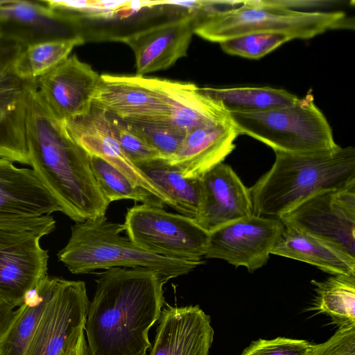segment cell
I'll list each match as a JSON object with an SVG mask.
<instances>
[{"instance_id": "6da1fadb", "label": "cell", "mask_w": 355, "mask_h": 355, "mask_svg": "<svg viewBox=\"0 0 355 355\" xmlns=\"http://www.w3.org/2000/svg\"><path fill=\"white\" fill-rule=\"evenodd\" d=\"M85 329L89 355H146L150 327L166 304L157 272L111 268L96 273Z\"/></svg>"}, {"instance_id": "7a4b0ae2", "label": "cell", "mask_w": 355, "mask_h": 355, "mask_svg": "<svg viewBox=\"0 0 355 355\" xmlns=\"http://www.w3.org/2000/svg\"><path fill=\"white\" fill-rule=\"evenodd\" d=\"M37 89L31 94L26 119L30 165L62 212L75 223L105 216L110 202L94 177L89 155L49 111Z\"/></svg>"}, {"instance_id": "3957f363", "label": "cell", "mask_w": 355, "mask_h": 355, "mask_svg": "<svg viewBox=\"0 0 355 355\" xmlns=\"http://www.w3.org/2000/svg\"><path fill=\"white\" fill-rule=\"evenodd\" d=\"M355 184V148L292 154L275 152L270 169L250 188L253 214L278 218L311 196Z\"/></svg>"}, {"instance_id": "277c9868", "label": "cell", "mask_w": 355, "mask_h": 355, "mask_svg": "<svg viewBox=\"0 0 355 355\" xmlns=\"http://www.w3.org/2000/svg\"><path fill=\"white\" fill-rule=\"evenodd\" d=\"M123 232V224L110 221L105 216L76 223L58 259L73 274L111 268H144L157 272L166 282L204 263L202 259H174L144 250L121 236Z\"/></svg>"}, {"instance_id": "5b68a950", "label": "cell", "mask_w": 355, "mask_h": 355, "mask_svg": "<svg viewBox=\"0 0 355 355\" xmlns=\"http://www.w3.org/2000/svg\"><path fill=\"white\" fill-rule=\"evenodd\" d=\"M354 28V21L341 11H301L275 6L266 0L242 1L234 9L193 20V33L218 43L251 33L307 40L330 30Z\"/></svg>"}, {"instance_id": "8992f818", "label": "cell", "mask_w": 355, "mask_h": 355, "mask_svg": "<svg viewBox=\"0 0 355 355\" xmlns=\"http://www.w3.org/2000/svg\"><path fill=\"white\" fill-rule=\"evenodd\" d=\"M239 135H246L275 152L300 154L330 151L339 146L311 94L286 107L257 112H230Z\"/></svg>"}, {"instance_id": "52a82bcc", "label": "cell", "mask_w": 355, "mask_h": 355, "mask_svg": "<svg viewBox=\"0 0 355 355\" xmlns=\"http://www.w3.org/2000/svg\"><path fill=\"white\" fill-rule=\"evenodd\" d=\"M128 237L140 248L166 257L202 260L209 233L193 218L166 211L164 206L135 205L123 224Z\"/></svg>"}, {"instance_id": "ba28073f", "label": "cell", "mask_w": 355, "mask_h": 355, "mask_svg": "<svg viewBox=\"0 0 355 355\" xmlns=\"http://www.w3.org/2000/svg\"><path fill=\"white\" fill-rule=\"evenodd\" d=\"M55 228L51 215L28 225L0 227V295L15 308L47 275L48 250L40 240Z\"/></svg>"}, {"instance_id": "9c48e42d", "label": "cell", "mask_w": 355, "mask_h": 355, "mask_svg": "<svg viewBox=\"0 0 355 355\" xmlns=\"http://www.w3.org/2000/svg\"><path fill=\"white\" fill-rule=\"evenodd\" d=\"M278 218L355 259V184L315 193Z\"/></svg>"}, {"instance_id": "30bf717a", "label": "cell", "mask_w": 355, "mask_h": 355, "mask_svg": "<svg viewBox=\"0 0 355 355\" xmlns=\"http://www.w3.org/2000/svg\"><path fill=\"white\" fill-rule=\"evenodd\" d=\"M19 44L0 38V158L30 165L26 119L37 79L23 78L16 69L22 50Z\"/></svg>"}, {"instance_id": "8fae6325", "label": "cell", "mask_w": 355, "mask_h": 355, "mask_svg": "<svg viewBox=\"0 0 355 355\" xmlns=\"http://www.w3.org/2000/svg\"><path fill=\"white\" fill-rule=\"evenodd\" d=\"M89 304L84 282L59 277L26 355H69L84 332Z\"/></svg>"}, {"instance_id": "7c38bea8", "label": "cell", "mask_w": 355, "mask_h": 355, "mask_svg": "<svg viewBox=\"0 0 355 355\" xmlns=\"http://www.w3.org/2000/svg\"><path fill=\"white\" fill-rule=\"evenodd\" d=\"M284 227L279 218L252 214L241 218L209 233L205 257L253 272L267 263Z\"/></svg>"}, {"instance_id": "4fadbf2b", "label": "cell", "mask_w": 355, "mask_h": 355, "mask_svg": "<svg viewBox=\"0 0 355 355\" xmlns=\"http://www.w3.org/2000/svg\"><path fill=\"white\" fill-rule=\"evenodd\" d=\"M92 105L127 123H170L167 103L146 76L100 75Z\"/></svg>"}, {"instance_id": "5bb4252c", "label": "cell", "mask_w": 355, "mask_h": 355, "mask_svg": "<svg viewBox=\"0 0 355 355\" xmlns=\"http://www.w3.org/2000/svg\"><path fill=\"white\" fill-rule=\"evenodd\" d=\"M99 78L91 65L73 55L38 78L37 89L49 111L64 121L89 112Z\"/></svg>"}, {"instance_id": "9a60e30c", "label": "cell", "mask_w": 355, "mask_h": 355, "mask_svg": "<svg viewBox=\"0 0 355 355\" xmlns=\"http://www.w3.org/2000/svg\"><path fill=\"white\" fill-rule=\"evenodd\" d=\"M71 139L89 155L102 158L171 207L165 194L126 155L114 135L110 116L92 105L87 114L63 121Z\"/></svg>"}, {"instance_id": "2e32d148", "label": "cell", "mask_w": 355, "mask_h": 355, "mask_svg": "<svg viewBox=\"0 0 355 355\" xmlns=\"http://www.w3.org/2000/svg\"><path fill=\"white\" fill-rule=\"evenodd\" d=\"M193 34V16L187 10L177 18L114 39L132 49L136 76H145L187 56Z\"/></svg>"}, {"instance_id": "e0dca14e", "label": "cell", "mask_w": 355, "mask_h": 355, "mask_svg": "<svg viewBox=\"0 0 355 355\" xmlns=\"http://www.w3.org/2000/svg\"><path fill=\"white\" fill-rule=\"evenodd\" d=\"M78 20L52 10L42 1L9 0L0 6V38L22 47L82 36Z\"/></svg>"}, {"instance_id": "ac0fdd59", "label": "cell", "mask_w": 355, "mask_h": 355, "mask_svg": "<svg viewBox=\"0 0 355 355\" xmlns=\"http://www.w3.org/2000/svg\"><path fill=\"white\" fill-rule=\"evenodd\" d=\"M252 214L250 188L230 165L220 163L200 179L198 209L194 220L207 232Z\"/></svg>"}, {"instance_id": "d6986e66", "label": "cell", "mask_w": 355, "mask_h": 355, "mask_svg": "<svg viewBox=\"0 0 355 355\" xmlns=\"http://www.w3.org/2000/svg\"><path fill=\"white\" fill-rule=\"evenodd\" d=\"M166 305L149 355H209L214 335L210 316L198 305Z\"/></svg>"}, {"instance_id": "ffe728a7", "label": "cell", "mask_w": 355, "mask_h": 355, "mask_svg": "<svg viewBox=\"0 0 355 355\" xmlns=\"http://www.w3.org/2000/svg\"><path fill=\"white\" fill-rule=\"evenodd\" d=\"M62 208L33 169L0 158V222L39 218Z\"/></svg>"}, {"instance_id": "44dd1931", "label": "cell", "mask_w": 355, "mask_h": 355, "mask_svg": "<svg viewBox=\"0 0 355 355\" xmlns=\"http://www.w3.org/2000/svg\"><path fill=\"white\" fill-rule=\"evenodd\" d=\"M239 135L230 117L196 128L187 133L177 153L168 161L184 178L200 180L234 150Z\"/></svg>"}, {"instance_id": "7402d4cb", "label": "cell", "mask_w": 355, "mask_h": 355, "mask_svg": "<svg viewBox=\"0 0 355 355\" xmlns=\"http://www.w3.org/2000/svg\"><path fill=\"white\" fill-rule=\"evenodd\" d=\"M150 80L170 108V123L187 133L230 119L223 105L195 84L158 78Z\"/></svg>"}, {"instance_id": "603a6c76", "label": "cell", "mask_w": 355, "mask_h": 355, "mask_svg": "<svg viewBox=\"0 0 355 355\" xmlns=\"http://www.w3.org/2000/svg\"><path fill=\"white\" fill-rule=\"evenodd\" d=\"M271 254L305 262L333 275H355V259L289 227L285 226Z\"/></svg>"}, {"instance_id": "cb8c5ba5", "label": "cell", "mask_w": 355, "mask_h": 355, "mask_svg": "<svg viewBox=\"0 0 355 355\" xmlns=\"http://www.w3.org/2000/svg\"><path fill=\"white\" fill-rule=\"evenodd\" d=\"M58 279L46 275L28 294L21 313L0 343V355H26Z\"/></svg>"}, {"instance_id": "d4e9b609", "label": "cell", "mask_w": 355, "mask_h": 355, "mask_svg": "<svg viewBox=\"0 0 355 355\" xmlns=\"http://www.w3.org/2000/svg\"><path fill=\"white\" fill-rule=\"evenodd\" d=\"M137 166L165 194L173 209L195 219L198 209L200 180L184 178L177 168L162 157Z\"/></svg>"}, {"instance_id": "484cf974", "label": "cell", "mask_w": 355, "mask_h": 355, "mask_svg": "<svg viewBox=\"0 0 355 355\" xmlns=\"http://www.w3.org/2000/svg\"><path fill=\"white\" fill-rule=\"evenodd\" d=\"M203 91L230 112H257L286 107L299 98L282 89L270 87H204Z\"/></svg>"}, {"instance_id": "4316f807", "label": "cell", "mask_w": 355, "mask_h": 355, "mask_svg": "<svg viewBox=\"0 0 355 355\" xmlns=\"http://www.w3.org/2000/svg\"><path fill=\"white\" fill-rule=\"evenodd\" d=\"M311 283L315 287V309L329 316L338 328L355 324V275H335Z\"/></svg>"}, {"instance_id": "83f0119b", "label": "cell", "mask_w": 355, "mask_h": 355, "mask_svg": "<svg viewBox=\"0 0 355 355\" xmlns=\"http://www.w3.org/2000/svg\"><path fill=\"white\" fill-rule=\"evenodd\" d=\"M83 42V37L80 36L23 47L16 61L17 71L24 78L37 79L67 59L73 49Z\"/></svg>"}, {"instance_id": "f1b7e54d", "label": "cell", "mask_w": 355, "mask_h": 355, "mask_svg": "<svg viewBox=\"0 0 355 355\" xmlns=\"http://www.w3.org/2000/svg\"><path fill=\"white\" fill-rule=\"evenodd\" d=\"M94 177L104 196L110 203L130 199L144 204L164 206V202L143 188L135 185L114 166L101 157L89 155Z\"/></svg>"}, {"instance_id": "f546056e", "label": "cell", "mask_w": 355, "mask_h": 355, "mask_svg": "<svg viewBox=\"0 0 355 355\" xmlns=\"http://www.w3.org/2000/svg\"><path fill=\"white\" fill-rule=\"evenodd\" d=\"M292 39L282 33H251L220 42L222 50L232 55L261 58Z\"/></svg>"}, {"instance_id": "4dcf8cb0", "label": "cell", "mask_w": 355, "mask_h": 355, "mask_svg": "<svg viewBox=\"0 0 355 355\" xmlns=\"http://www.w3.org/2000/svg\"><path fill=\"white\" fill-rule=\"evenodd\" d=\"M128 124L155 148L162 158L167 160L177 153L187 135V132L169 123Z\"/></svg>"}, {"instance_id": "1f68e13d", "label": "cell", "mask_w": 355, "mask_h": 355, "mask_svg": "<svg viewBox=\"0 0 355 355\" xmlns=\"http://www.w3.org/2000/svg\"><path fill=\"white\" fill-rule=\"evenodd\" d=\"M110 119L114 135L122 150L136 166L161 157L158 151L129 124L112 116Z\"/></svg>"}, {"instance_id": "d6a6232c", "label": "cell", "mask_w": 355, "mask_h": 355, "mask_svg": "<svg viewBox=\"0 0 355 355\" xmlns=\"http://www.w3.org/2000/svg\"><path fill=\"white\" fill-rule=\"evenodd\" d=\"M313 344L302 339L277 337L252 341L241 355H309Z\"/></svg>"}, {"instance_id": "836d02e7", "label": "cell", "mask_w": 355, "mask_h": 355, "mask_svg": "<svg viewBox=\"0 0 355 355\" xmlns=\"http://www.w3.org/2000/svg\"><path fill=\"white\" fill-rule=\"evenodd\" d=\"M309 355H355V324L339 327L327 341L313 344Z\"/></svg>"}, {"instance_id": "e575fe53", "label": "cell", "mask_w": 355, "mask_h": 355, "mask_svg": "<svg viewBox=\"0 0 355 355\" xmlns=\"http://www.w3.org/2000/svg\"><path fill=\"white\" fill-rule=\"evenodd\" d=\"M22 309L23 305L15 310V307L0 295V343Z\"/></svg>"}, {"instance_id": "d590c367", "label": "cell", "mask_w": 355, "mask_h": 355, "mask_svg": "<svg viewBox=\"0 0 355 355\" xmlns=\"http://www.w3.org/2000/svg\"><path fill=\"white\" fill-rule=\"evenodd\" d=\"M69 355H89L84 332L80 334L76 345Z\"/></svg>"}, {"instance_id": "8d00e7d4", "label": "cell", "mask_w": 355, "mask_h": 355, "mask_svg": "<svg viewBox=\"0 0 355 355\" xmlns=\"http://www.w3.org/2000/svg\"><path fill=\"white\" fill-rule=\"evenodd\" d=\"M17 223L15 220L3 221L0 222V227H11L15 225Z\"/></svg>"}]
</instances>
